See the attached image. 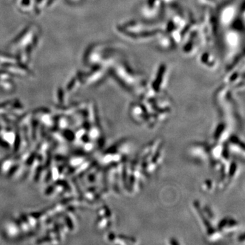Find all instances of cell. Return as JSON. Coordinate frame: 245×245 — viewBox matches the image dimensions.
I'll list each match as a JSON object with an SVG mask.
<instances>
[]
</instances>
